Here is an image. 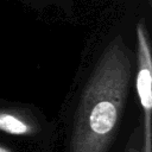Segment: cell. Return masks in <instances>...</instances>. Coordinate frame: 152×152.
I'll return each mask as SVG.
<instances>
[{"label":"cell","instance_id":"1","mask_svg":"<svg viewBox=\"0 0 152 152\" xmlns=\"http://www.w3.org/2000/svg\"><path fill=\"white\" fill-rule=\"evenodd\" d=\"M132 64L120 39L101 55L78 102L70 152H107L125 108Z\"/></svg>","mask_w":152,"mask_h":152},{"label":"cell","instance_id":"2","mask_svg":"<svg viewBox=\"0 0 152 152\" xmlns=\"http://www.w3.org/2000/svg\"><path fill=\"white\" fill-rule=\"evenodd\" d=\"M137 76L135 88L142 109V145L141 152H152L151 146V110H152V59L147 31L144 21L137 26Z\"/></svg>","mask_w":152,"mask_h":152},{"label":"cell","instance_id":"3","mask_svg":"<svg viewBox=\"0 0 152 152\" xmlns=\"http://www.w3.org/2000/svg\"><path fill=\"white\" fill-rule=\"evenodd\" d=\"M0 131L12 135L28 137L37 133L38 126L28 114L17 109H0Z\"/></svg>","mask_w":152,"mask_h":152},{"label":"cell","instance_id":"4","mask_svg":"<svg viewBox=\"0 0 152 152\" xmlns=\"http://www.w3.org/2000/svg\"><path fill=\"white\" fill-rule=\"evenodd\" d=\"M125 152H141V148L139 147L138 141H137V134H135V132L131 135L129 141L127 144V147H126V151Z\"/></svg>","mask_w":152,"mask_h":152},{"label":"cell","instance_id":"5","mask_svg":"<svg viewBox=\"0 0 152 152\" xmlns=\"http://www.w3.org/2000/svg\"><path fill=\"white\" fill-rule=\"evenodd\" d=\"M0 152H13V151L10 150L8 147H6L5 145H1V144H0Z\"/></svg>","mask_w":152,"mask_h":152}]
</instances>
